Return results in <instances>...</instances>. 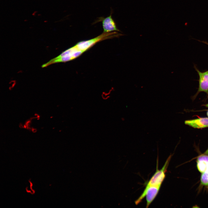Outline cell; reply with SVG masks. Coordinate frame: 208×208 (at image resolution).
Segmentation results:
<instances>
[{
  "mask_svg": "<svg viewBox=\"0 0 208 208\" xmlns=\"http://www.w3.org/2000/svg\"><path fill=\"white\" fill-rule=\"evenodd\" d=\"M200 181L202 185L208 186V164L206 170L202 174Z\"/></svg>",
  "mask_w": 208,
  "mask_h": 208,
  "instance_id": "52a82bcc",
  "label": "cell"
},
{
  "mask_svg": "<svg viewBox=\"0 0 208 208\" xmlns=\"http://www.w3.org/2000/svg\"><path fill=\"white\" fill-rule=\"evenodd\" d=\"M204 42V43H206V44H208V43H207V42Z\"/></svg>",
  "mask_w": 208,
  "mask_h": 208,
  "instance_id": "9c48e42d",
  "label": "cell"
},
{
  "mask_svg": "<svg viewBox=\"0 0 208 208\" xmlns=\"http://www.w3.org/2000/svg\"><path fill=\"white\" fill-rule=\"evenodd\" d=\"M101 21L104 32H109L112 31H120L117 27L115 21L112 18V13L106 18L99 17L97 22Z\"/></svg>",
  "mask_w": 208,
  "mask_h": 208,
  "instance_id": "277c9868",
  "label": "cell"
},
{
  "mask_svg": "<svg viewBox=\"0 0 208 208\" xmlns=\"http://www.w3.org/2000/svg\"><path fill=\"white\" fill-rule=\"evenodd\" d=\"M203 154L208 155V149Z\"/></svg>",
  "mask_w": 208,
  "mask_h": 208,
  "instance_id": "ba28073f",
  "label": "cell"
},
{
  "mask_svg": "<svg viewBox=\"0 0 208 208\" xmlns=\"http://www.w3.org/2000/svg\"><path fill=\"white\" fill-rule=\"evenodd\" d=\"M185 123L195 128H202L208 127V117L202 118L185 121Z\"/></svg>",
  "mask_w": 208,
  "mask_h": 208,
  "instance_id": "8992f818",
  "label": "cell"
},
{
  "mask_svg": "<svg viewBox=\"0 0 208 208\" xmlns=\"http://www.w3.org/2000/svg\"><path fill=\"white\" fill-rule=\"evenodd\" d=\"M171 156L170 155L167 159L162 168L158 169V159L157 161L156 170L155 172L147 183V185L161 186L165 179V173Z\"/></svg>",
  "mask_w": 208,
  "mask_h": 208,
  "instance_id": "3957f363",
  "label": "cell"
},
{
  "mask_svg": "<svg viewBox=\"0 0 208 208\" xmlns=\"http://www.w3.org/2000/svg\"><path fill=\"white\" fill-rule=\"evenodd\" d=\"M207 116L208 117V111H207Z\"/></svg>",
  "mask_w": 208,
  "mask_h": 208,
  "instance_id": "30bf717a",
  "label": "cell"
},
{
  "mask_svg": "<svg viewBox=\"0 0 208 208\" xmlns=\"http://www.w3.org/2000/svg\"><path fill=\"white\" fill-rule=\"evenodd\" d=\"M199 77V87L197 93L204 92L208 93V70L204 72L200 71L195 66Z\"/></svg>",
  "mask_w": 208,
  "mask_h": 208,
  "instance_id": "5b68a950",
  "label": "cell"
},
{
  "mask_svg": "<svg viewBox=\"0 0 208 208\" xmlns=\"http://www.w3.org/2000/svg\"><path fill=\"white\" fill-rule=\"evenodd\" d=\"M161 186L146 185L145 187L139 197L135 201L136 205L139 204L146 197V208H148L157 196Z\"/></svg>",
  "mask_w": 208,
  "mask_h": 208,
  "instance_id": "7a4b0ae2",
  "label": "cell"
},
{
  "mask_svg": "<svg viewBox=\"0 0 208 208\" xmlns=\"http://www.w3.org/2000/svg\"><path fill=\"white\" fill-rule=\"evenodd\" d=\"M120 35V34L115 31L103 32L101 34L94 38L80 41L75 45L79 50L84 52L98 42L105 40L117 37Z\"/></svg>",
  "mask_w": 208,
  "mask_h": 208,
  "instance_id": "6da1fadb",
  "label": "cell"
}]
</instances>
